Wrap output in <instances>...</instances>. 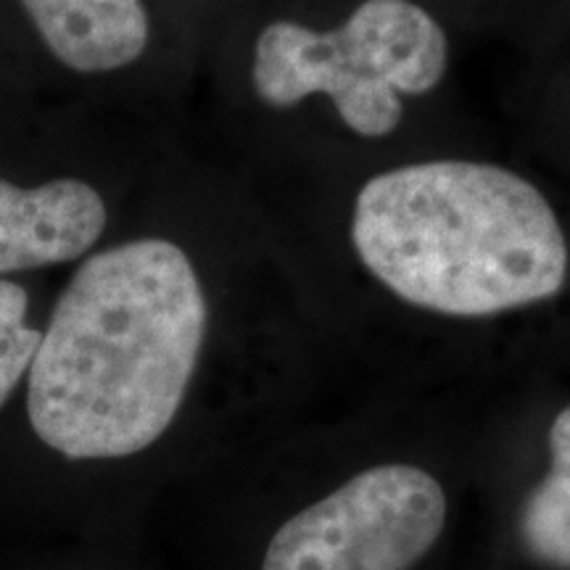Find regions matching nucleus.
Returning a JSON list of instances; mask_svg holds the SVG:
<instances>
[{
	"label": "nucleus",
	"instance_id": "423d86ee",
	"mask_svg": "<svg viewBox=\"0 0 570 570\" xmlns=\"http://www.w3.org/2000/svg\"><path fill=\"white\" fill-rule=\"evenodd\" d=\"M51 53L82 75L122 69L148 46L142 0H19Z\"/></svg>",
	"mask_w": 570,
	"mask_h": 570
},
{
	"label": "nucleus",
	"instance_id": "6e6552de",
	"mask_svg": "<svg viewBox=\"0 0 570 570\" xmlns=\"http://www.w3.org/2000/svg\"><path fill=\"white\" fill-rule=\"evenodd\" d=\"M30 298L19 283L0 281V410L30 373L42 333L27 323Z\"/></svg>",
	"mask_w": 570,
	"mask_h": 570
},
{
	"label": "nucleus",
	"instance_id": "20e7f679",
	"mask_svg": "<svg viewBox=\"0 0 570 570\" xmlns=\"http://www.w3.org/2000/svg\"><path fill=\"white\" fill-rule=\"evenodd\" d=\"M436 475L389 462L352 475L273 533L262 570H412L446 529Z\"/></svg>",
	"mask_w": 570,
	"mask_h": 570
},
{
	"label": "nucleus",
	"instance_id": "7ed1b4c3",
	"mask_svg": "<svg viewBox=\"0 0 570 570\" xmlns=\"http://www.w3.org/2000/svg\"><path fill=\"white\" fill-rule=\"evenodd\" d=\"M444 27L412 0H365L338 30L273 21L254 46L252 82L273 109L325 96L360 138H386L402 125V96H425L444 80Z\"/></svg>",
	"mask_w": 570,
	"mask_h": 570
},
{
	"label": "nucleus",
	"instance_id": "0eeeda50",
	"mask_svg": "<svg viewBox=\"0 0 570 570\" xmlns=\"http://www.w3.org/2000/svg\"><path fill=\"white\" fill-rule=\"evenodd\" d=\"M518 533L539 566L570 570V407L550 428V470L520 508Z\"/></svg>",
	"mask_w": 570,
	"mask_h": 570
},
{
	"label": "nucleus",
	"instance_id": "39448f33",
	"mask_svg": "<svg viewBox=\"0 0 570 570\" xmlns=\"http://www.w3.org/2000/svg\"><path fill=\"white\" fill-rule=\"evenodd\" d=\"M106 204L85 180L19 188L0 180V275L80 259L106 230Z\"/></svg>",
	"mask_w": 570,
	"mask_h": 570
},
{
	"label": "nucleus",
	"instance_id": "f257e3e1",
	"mask_svg": "<svg viewBox=\"0 0 570 570\" xmlns=\"http://www.w3.org/2000/svg\"><path fill=\"white\" fill-rule=\"evenodd\" d=\"M206 296L173 240L90 256L53 306L30 367L38 439L69 460L130 458L180 412L202 356Z\"/></svg>",
	"mask_w": 570,
	"mask_h": 570
},
{
	"label": "nucleus",
	"instance_id": "f03ea898",
	"mask_svg": "<svg viewBox=\"0 0 570 570\" xmlns=\"http://www.w3.org/2000/svg\"><path fill=\"white\" fill-rule=\"evenodd\" d=\"M352 246L396 298L444 317L547 302L570 269L544 194L483 161H417L370 177L354 198Z\"/></svg>",
	"mask_w": 570,
	"mask_h": 570
}]
</instances>
